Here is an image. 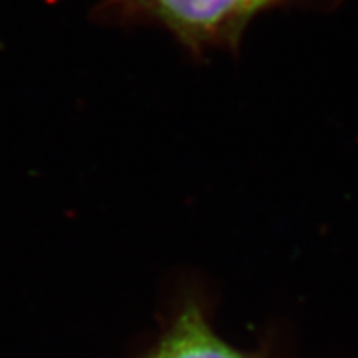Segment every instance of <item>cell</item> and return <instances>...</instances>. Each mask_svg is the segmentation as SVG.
<instances>
[{
    "label": "cell",
    "instance_id": "obj_1",
    "mask_svg": "<svg viewBox=\"0 0 358 358\" xmlns=\"http://www.w3.org/2000/svg\"><path fill=\"white\" fill-rule=\"evenodd\" d=\"M110 19L161 24L192 52L234 48L265 0H103Z\"/></svg>",
    "mask_w": 358,
    "mask_h": 358
},
{
    "label": "cell",
    "instance_id": "obj_2",
    "mask_svg": "<svg viewBox=\"0 0 358 358\" xmlns=\"http://www.w3.org/2000/svg\"><path fill=\"white\" fill-rule=\"evenodd\" d=\"M145 358H256L217 335L201 307L185 303Z\"/></svg>",
    "mask_w": 358,
    "mask_h": 358
},
{
    "label": "cell",
    "instance_id": "obj_3",
    "mask_svg": "<svg viewBox=\"0 0 358 358\" xmlns=\"http://www.w3.org/2000/svg\"><path fill=\"white\" fill-rule=\"evenodd\" d=\"M287 2H292V0H265V4L268 8H273V6H280V4H287Z\"/></svg>",
    "mask_w": 358,
    "mask_h": 358
}]
</instances>
